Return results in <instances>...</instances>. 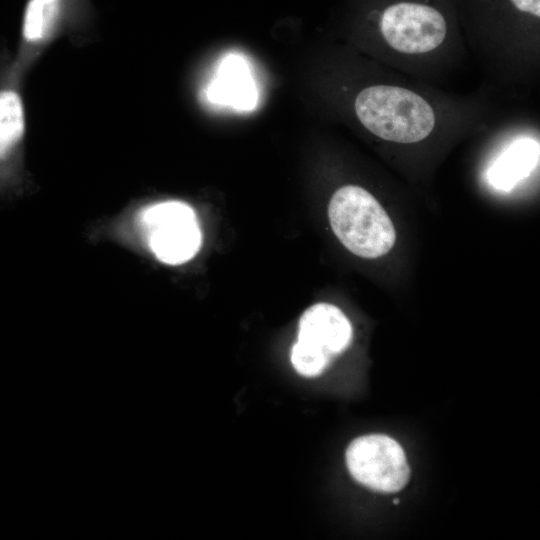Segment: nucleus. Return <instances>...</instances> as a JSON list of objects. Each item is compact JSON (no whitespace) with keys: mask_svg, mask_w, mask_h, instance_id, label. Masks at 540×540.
<instances>
[{"mask_svg":"<svg viewBox=\"0 0 540 540\" xmlns=\"http://www.w3.org/2000/svg\"><path fill=\"white\" fill-rule=\"evenodd\" d=\"M118 237H138L160 262L177 266L199 251L202 235L194 209L180 200L146 205L119 221Z\"/></svg>","mask_w":540,"mask_h":540,"instance_id":"f257e3e1","label":"nucleus"},{"mask_svg":"<svg viewBox=\"0 0 540 540\" xmlns=\"http://www.w3.org/2000/svg\"><path fill=\"white\" fill-rule=\"evenodd\" d=\"M355 112L360 122L377 137L415 143L433 130L432 107L420 95L405 88L376 85L363 89L356 97Z\"/></svg>","mask_w":540,"mask_h":540,"instance_id":"f03ea898","label":"nucleus"},{"mask_svg":"<svg viewBox=\"0 0 540 540\" xmlns=\"http://www.w3.org/2000/svg\"><path fill=\"white\" fill-rule=\"evenodd\" d=\"M336 237L353 254L374 259L394 246V225L376 198L356 185H346L332 196L328 206Z\"/></svg>","mask_w":540,"mask_h":540,"instance_id":"7ed1b4c3","label":"nucleus"},{"mask_svg":"<svg viewBox=\"0 0 540 540\" xmlns=\"http://www.w3.org/2000/svg\"><path fill=\"white\" fill-rule=\"evenodd\" d=\"M352 333L350 321L338 307L311 306L300 318L298 339L291 350L295 370L305 377L318 376L350 345Z\"/></svg>","mask_w":540,"mask_h":540,"instance_id":"20e7f679","label":"nucleus"},{"mask_svg":"<svg viewBox=\"0 0 540 540\" xmlns=\"http://www.w3.org/2000/svg\"><path fill=\"white\" fill-rule=\"evenodd\" d=\"M346 464L357 482L382 493L400 491L410 476L402 447L383 434L354 439L346 450Z\"/></svg>","mask_w":540,"mask_h":540,"instance_id":"39448f33","label":"nucleus"},{"mask_svg":"<svg viewBox=\"0 0 540 540\" xmlns=\"http://www.w3.org/2000/svg\"><path fill=\"white\" fill-rule=\"evenodd\" d=\"M380 30L393 49L418 54L437 48L446 37L447 25L443 15L434 7L399 2L383 11Z\"/></svg>","mask_w":540,"mask_h":540,"instance_id":"423d86ee","label":"nucleus"},{"mask_svg":"<svg viewBox=\"0 0 540 540\" xmlns=\"http://www.w3.org/2000/svg\"><path fill=\"white\" fill-rule=\"evenodd\" d=\"M26 134L23 98L11 84L0 87V192L17 181Z\"/></svg>","mask_w":540,"mask_h":540,"instance_id":"0eeeda50","label":"nucleus"},{"mask_svg":"<svg viewBox=\"0 0 540 540\" xmlns=\"http://www.w3.org/2000/svg\"><path fill=\"white\" fill-rule=\"evenodd\" d=\"M211 102L236 110H251L257 102V91L246 61L238 55L225 57L207 88Z\"/></svg>","mask_w":540,"mask_h":540,"instance_id":"6e6552de","label":"nucleus"},{"mask_svg":"<svg viewBox=\"0 0 540 540\" xmlns=\"http://www.w3.org/2000/svg\"><path fill=\"white\" fill-rule=\"evenodd\" d=\"M539 162V142L528 138L515 139L492 163L487 172L489 183L496 189L510 191L526 178Z\"/></svg>","mask_w":540,"mask_h":540,"instance_id":"1a4fd4ad","label":"nucleus"},{"mask_svg":"<svg viewBox=\"0 0 540 540\" xmlns=\"http://www.w3.org/2000/svg\"><path fill=\"white\" fill-rule=\"evenodd\" d=\"M57 6L46 5L39 0H29L26 4L21 36L25 46L34 47L49 36L55 20Z\"/></svg>","mask_w":540,"mask_h":540,"instance_id":"9d476101","label":"nucleus"},{"mask_svg":"<svg viewBox=\"0 0 540 540\" xmlns=\"http://www.w3.org/2000/svg\"><path fill=\"white\" fill-rule=\"evenodd\" d=\"M513 6L521 12L540 16V0H510Z\"/></svg>","mask_w":540,"mask_h":540,"instance_id":"9b49d317","label":"nucleus"},{"mask_svg":"<svg viewBox=\"0 0 540 540\" xmlns=\"http://www.w3.org/2000/svg\"><path fill=\"white\" fill-rule=\"evenodd\" d=\"M39 1L46 5H51V6H58L60 2V0H39Z\"/></svg>","mask_w":540,"mask_h":540,"instance_id":"f8f14e48","label":"nucleus"}]
</instances>
